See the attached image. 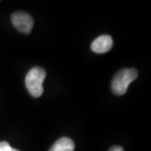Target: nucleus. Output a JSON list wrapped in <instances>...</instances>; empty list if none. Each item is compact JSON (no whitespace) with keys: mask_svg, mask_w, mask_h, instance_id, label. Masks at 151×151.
Masks as SVG:
<instances>
[{"mask_svg":"<svg viewBox=\"0 0 151 151\" xmlns=\"http://www.w3.org/2000/svg\"><path fill=\"white\" fill-rule=\"evenodd\" d=\"M45 76L46 71L40 66H35L29 70L25 76V86L31 96L40 97L43 94V82Z\"/></svg>","mask_w":151,"mask_h":151,"instance_id":"nucleus-1","label":"nucleus"},{"mask_svg":"<svg viewBox=\"0 0 151 151\" xmlns=\"http://www.w3.org/2000/svg\"><path fill=\"white\" fill-rule=\"evenodd\" d=\"M138 71L134 68H124L120 70L113 76L112 80V91L118 96H122L126 93L129 84L137 79Z\"/></svg>","mask_w":151,"mask_h":151,"instance_id":"nucleus-2","label":"nucleus"},{"mask_svg":"<svg viewBox=\"0 0 151 151\" xmlns=\"http://www.w3.org/2000/svg\"><path fill=\"white\" fill-rule=\"evenodd\" d=\"M11 21L14 27L19 32L29 35L34 26V19L32 16L24 11L15 12L11 16Z\"/></svg>","mask_w":151,"mask_h":151,"instance_id":"nucleus-3","label":"nucleus"},{"mask_svg":"<svg viewBox=\"0 0 151 151\" xmlns=\"http://www.w3.org/2000/svg\"><path fill=\"white\" fill-rule=\"evenodd\" d=\"M113 38L108 35H103L96 38L91 45V49L93 52L97 54L107 53L113 48Z\"/></svg>","mask_w":151,"mask_h":151,"instance_id":"nucleus-4","label":"nucleus"},{"mask_svg":"<svg viewBox=\"0 0 151 151\" xmlns=\"http://www.w3.org/2000/svg\"><path fill=\"white\" fill-rule=\"evenodd\" d=\"M75 144L70 138L63 137L55 143L49 151H74Z\"/></svg>","mask_w":151,"mask_h":151,"instance_id":"nucleus-5","label":"nucleus"},{"mask_svg":"<svg viewBox=\"0 0 151 151\" xmlns=\"http://www.w3.org/2000/svg\"><path fill=\"white\" fill-rule=\"evenodd\" d=\"M0 151H19L16 150V149H14L12 148L9 144L8 142L5 141H3V142H0Z\"/></svg>","mask_w":151,"mask_h":151,"instance_id":"nucleus-6","label":"nucleus"},{"mask_svg":"<svg viewBox=\"0 0 151 151\" xmlns=\"http://www.w3.org/2000/svg\"><path fill=\"white\" fill-rule=\"evenodd\" d=\"M108 151H124V150L123 149V147H121V146L115 145L113 146Z\"/></svg>","mask_w":151,"mask_h":151,"instance_id":"nucleus-7","label":"nucleus"}]
</instances>
